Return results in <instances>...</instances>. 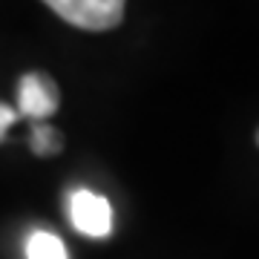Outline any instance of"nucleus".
<instances>
[{
	"instance_id": "39448f33",
	"label": "nucleus",
	"mask_w": 259,
	"mask_h": 259,
	"mask_svg": "<svg viewBox=\"0 0 259 259\" xmlns=\"http://www.w3.org/2000/svg\"><path fill=\"white\" fill-rule=\"evenodd\" d=\"M32 150L37 156H52L61 150V136L55 127H49L47 121H35L32 124Z\"/></svg>"
},
{
	"instance_id": "7ed1b4c3",
	"label": "nucleus",
	"mask_w": 259,
	"mask_h": 259,
	"mask_svg": "<svg viewBox=\"0 0 259 259\" xmlns=\"http://www.w3.org/2000/svg\"><path fill=\"white\" fill-rule=\"evenodd\" d=\"M58 87L52 78L40 72H29L18 81V115L35 121H47L52 112L58 110Z\"/></svg>"
},
{
	"instance_id": "f03ea898",
	"label": "nucleus",
	"mask_w": 259,
	"mask_h": 259,
	"mask_svg": "<svg viewBox=\"0 0 259 259\" xmlns=\"http://www.w3.org/2000/svg\"><path fill=\"white\" fill-rule=\"evenodd\" d=\"M69 222L83 236L104 239L112 231V207L101 193H93V190L81 187L69 196Z\"/></svg>"
},
{
	"instance_id": "0eeeda50",
	"label": "nucleus",
	"mask_w": 259,
	"mask_h": 259,
	"mask_svg": "<svg viewBox=\"0 0 259 259\" xmlns=\"http://www.w3.org/2000/svg\"><path fill=\"white\" fill-rule=\"evenodd\" d=\"M256 144H259V130H256Z\"/></svg>"
},
{
	"instance_id": "f257e3e1",
	"label": "nucleus",
	"mask_w": 259,
	"mask_h": 259,
	"mask_svg": "<svg viewBox=\"0 0 259 259\" xmlns=\"http://www.w3.org/2000/svg\"><path fill=\"white\" fill-rule=\"evenodd\" d=\"M58 18L87 32H107L124 18V0H44Z\"/></svg>"
},
{
	"instance_id": "423d86ee",
	"label": "nucleus",
	"mask_w": 259,
	"mask_h": 259,
	"mask_svg": "<svg viewBox=\"0 0 259 259\" xmlns=\"http://www.w3.org/2000/svg\"><path fill=\"white\" fill-rule=\"evenodd\" d=\"M15 121H20L18 110H12L9 104L0 101V141H6V133H9V127L15 124Z\"/></svg>"
},
{
	"instance_id": "20e7f679",
	"label": "nucleus",
	"mask_w": 259,
	"mask_h": 259,
	"mask_svg": "<svg viewBox=\"0 0 259 259\" xmlns=\"http://www.w3.org/2000/svg\"><path fill=\"white\" fill-rule=\"evenodd\" d=\"M26 259H69L66 245L52 231H32L26 239Z\"/></svg>"
}]
</instances>
